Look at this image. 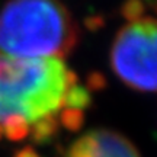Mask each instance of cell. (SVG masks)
Instances as JSON below:
<instances>
[{
  "label": "cell",
  "mask_w": 157,
  "mask_h": 157,
  "mask_svg": "<svg viewBox=\"0 0 157 157\" xmlns=\"http://www.w3.org/2000/svg\"><path fill=\"white\" fill-rule=\"evenodd\" d=\"M77 77L58 58L25 60L0 54V128L21 121L32 127L64 109Z\"/></svg>",
  "instance_id": "obj_1"
},
{
  "label": "cell",
  "mask_w": 157,
  "mask_h": 157,
  "mask_svg": "<svg viewBox=\"0 0 157 157\" xmlns=\"http://www.w3.org/2000/svg\"><path fill=\"white\" fill-rule=\"evenodd\" d=\"M78 26L66 6L17 0L0 9V54L25 60H61L78 42Z\"/></svg>",
  "instance_id": "obj_2"
},
{
  "label": "cell",
  "mask_w": 157,
  "mask_h": 157,
  "mask_svg": "<svg viewBox=\"0 0 157 157\" xmlns=\"http://www.w3.org/2000/svg\"><path fill=\"white\" fill-rule=\"evenodd\" d=\"M111 66L127 86L138 92H157V19L140 17L118 31Z\"/></svg>",
  "instance_id": "obj_3"
},
{
  "label": "cell",
  "mask_w": 157,
  "mask_h": 157,
  "mask_svg": "<svg viewBox=\"0 0 157 157\" xmlns=\"http://www.w3.org/2000/svg\"><path fill=\"white\" fill-rule=\"evenodd\" d=\"M64 157H141L135 146L109 129H93L78 137Z\"/></svg>",
  "instance_id": "obj_4"
},
{
  "label": "cell",
  "mask_w": 157,
  "mask_h": 157,
  "mask_svg": "<svg viewBox=\"0 0 157 157\" xmlns=\"http://www.w3.org/2000/svg\"><path fill=\"white\" fill-rule=\"evenodd\" d=\"M58 117H50L45 118L42 121L34 124L31 127L29 131V137L34 140V143L36 144H44L47 141L52 140V137L57 134L58 131Z\"/></svg>",
  "instance_id": "obj_5"
},
{
  "label": "cell",
  "mask_w": 157,
  "mask_h": 157,
  "mask_svg": "<svg viewBox=\"0 0 157 157\" xmlns=\"http://www.w3.org/2000/svg\"><path fill=\"white\" fill-rule=\"evenodd\" d=\"M90 105V92L86 87L82 86H73L67 92L66 99H64V108H71V109H84Z\"/></svg>",
  "instance_id": "obj_6"
},
{
  "label": "cell",
  "mask_w": 157,
  "mask_h": 157,
  "mask_svg": "<svg viewBox=\"0 0 157 157\" xmlns=\"http://www.w3.org/2000/svg\"><path fill=\"white\" fill-rule=\"evenodd\" d=\"M83 111L80 109H71V108H64L61 112L58 113V122L64 125V128L76 131L82 127L83 124Z\"/></svg>",
  "instance_id": "obj_7"
},
{
  "label": "cell",
  "mask_w": 157,
  "mask_h": 157,
  "mask_svg": "<svg viewBox=\"0 0 157 157\" xmlns=\"http://www.w3.org/2000/svg\"><path fill=\"white\" fill-rule=\"evenodd\" d=\"M143 12H144V5L140 2H129L122 6V15L128 22L143 17Z\"/></svg>",
  "instance_id": "obj_8"
},
{
  "label": "cell",
  "mask_w": 157,
  "mask_h": 157,
  "mask_svg": "<svg viewBox=\"0 0 157 157\" xmlns=\"http://www.w3.org/2000/svg\"><path fill=\"white\" fill-rule=\"evenodd\" d=\"M105 84V78L102 74H92V77L89 78V86L90 87H95V89H101L102 86Z\"/></svg>",
  "instance_id": "obj_9"
},
{
  "label": "cell",
  "mask_w": 157,
  "mask_h": 157,
  "mask_svg": "<svg viewBox=\"0 0 157 157\" xmlns=\"http://www.w3.org/2000/svg\"><path fill=\"white\" fill-rule=\"evenodd\" d=\"M13 157H39V156L35 150L29 148V147H25V148H22V150L16 151V154H15Z\"/></svg>",
  "instance_id": "obj_10"
},
{
  "label": "cell",
  "mask_w": 157,
  "mask_h": 157,
  "mask_svg": "<svg viewBox=\"0 0 157 157\" xmlns=\"http://www.w3.org/2000/svg\"><path fill=\"white\" fill-rule=\"evenodd\" d=\"M0 138H2V129H0Z\"/></svg>",
  "instance_id": "obj_11"
},
{
  "label": "cell",
  "mask_w": 157,
  "mask_h": 157,
  "mask_svg": "<svg viewBox=\"0 0 157 157\" xmlns=\"http://www.w3.org/2000/svg\"><path fill=\"white\" fill-rule=\"evenodd\" d=\"M156 10H157V5H156Z\"/></svg>",
  "instance_id": "obj_12"
}]
</instances>
